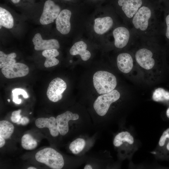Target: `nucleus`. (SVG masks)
I'll list each match as a JSON object with an SVG mask.
<instances>
[{
	"label": "nucleus",
	"mask_w": 169,
	"mask_h": 169,
	"mask_svg": "<svg viewBox=\"0 0 169 169\" xmlns=\"http://www.w3.org/2000/svg\"><path fill=\"white\" fill-rule=\"evenodd\" d=\"M122 23L113 8L101 5L95 8L92 13L85 34L102 48L113 29Z\"/></svg>",
	"instance_id": "obj_1"
},
{
	"label": "nucleus",
	"mask_w": 169,
	"mask_h": 169,
	"mask_svg": "<svg viewBox=\"0 0 169 169\" xmlns=\"http://www.w3.org/2000/svg\"><path fill=\"white\" fill-rule=\"evenodd\" d=\"M95 8L77 5L71 8L62 9L59 14L64 23L59 33L70 37L72 43L83 35L85 33L89 19Z\"/></svg>",
	"instance_id": "obj_2"
},
{
	"label": "nucleus",
	"mask_w": 169,
	"mask_h": 169,
	"mask_svg": "<svg viewBox=\"0 0 169 169\" xmlns=\"http://www.w3.org/2000/svg\"><path fill=\"white\" fill-rule=\"evenodd\" d=\"M154 13L149 7L142 6L133 17L131 23L135 30L139 34H149L155 20Z\"/></svg>",
	"instance_id": "obj_3"
},
{
	"label": "nucleus",
	"mask_w": 169,
	"mask_h": 169,
	"mask_svg": "<svg viewBox=\"0 0 169 169\" xmlns=\"http://www.w3.org/2000/svg\"><path fill=\"white\" fill-rule=\"evenodd\" d=\"M93 83L95 90L100 95L105 94L113 90L117 84L115 75L104 70H99L94 74Z\"/></svg>",
	"instance_id": "obj_4"
},
{
	"label": "nucleus",
	"mask_w": 169,
	"mask_h": 169,
	"mask_svg": "<svg viewBox=\"0 0 169 169\" xmlns=\"http://www.w3.org/2000/svg\"><path fill=\"white\" fill-rule=\"evenodd\" d=\"M129 29L124 23L115 27L107 37L103 47L113 45L118 49L125 48L131 39Z\"/></svg>",
	"instance_id": "obj_5"
},
{
	"label": "nucleus",
	"mask_w": 169,
	"mask_h": 169,
	"mask_svg": "<svg viewBox=\"0 0 169 169\" xmlns=\"http://www.w3.org/2000/svg\"><path fill=\"white\" fill-rule=\"evenodd\" d=\"M35 157L38 161L53 169H61L64 165L62 155L51 148H46L38 151Z\"/></svg>",
	"instance_id": "obj_6"
},
{
	"label": "nucleus",
	"mask_w": 169,
	"mask_h": 169,
	"mask_svg": "<svg viewBox=\"0 0 169 169\" xmlns=\"http://www.w3.org/2000/svg\"><path fill=\"white\" fill-rule=\"evenodd\" d=\"M69 50L70 54L73 56H79L81 59L86 61L92 57L90 48L96 44L84 34L73 43Z\"/></svg>",
	"instance_id": "obj_7"
},
{
	"label": "nucleus",
	"mask_w": 169,
	"mask_h": 169,
	"mask_svg": "<svg viewBox=\"0 0 169 169\" xmlns=\"http://www.w3.org/2000/svg\"><path fill=\"white\" fill-rule=\"evenodd\" d=\"M141 0H118V8L114 10L123 23L127 25V23L132 19L141 7Z\"/></svg>",
	"instance_id": "obj_8"
},
{
	"label": "nucleus",
	"mask_w": 169,
	"mask_h": 169,
	"mask_svg": "<svg viewBox=\"0 0 169 169\" xmlns=\"http://www.w3.org/2000/svg\"><path fill=\"white\" fill-rule=\"evenodd\" d=\"M120 97V93L115 90L99 96L93 104L95 111L99 115L104 116L107 113L110 105L117 101Z\"/></svg>",
	"instance_id": "obj_9"
},
{
	"label": "nucleus",
	"mask_w": 169,
	"mask_h": 169,
	"mask_svg": "<svg viewBox=\"0 0 169 169\" xmlns=\"http://www.w3.org/2000/svg\"><path fill=\"white\" fill-rule=\"evenodd\" d=\"M62 10L60 6L54 1L51 0L46 1L39 20L40 23L44 25L54 22Z\"/></svg>",
	"instance_id": "obj_10"
},
{
	"label": "nucleus",
	"mask_w": 169,
	"mask_h": 169,
	"mask_svg": "<svg viewBox=\"0 0 169 169\" xmlns=\"http://www.w3.org/2000/svg\"><path fill=\"white\" fill-rule=\"evenodd\" d=\"M136 60L143 69L146 70L152 69L155 64V59L153 52L146 48L138 49L135 54Z\"/></svg>",
	"instance_id": "obj_11"
},
{
	"label": "nucleus",
	"mask_w": 169,
	"mask_h": 169,
	"mask_svg": "<svg viewBox=\"0 0 169 169\" xmlns=\"http://www.w3.org/2000/svg\"><path fill=\"white\" fill-rule=\"evenodd\" d=\"M66 82L62 79L57 77L49 83L47 91L48 99L53 102H57L62 98V94L67 88Z\"/></svg>",
	"instance_id": "obj_12"
},
{
	"label": "nucleus",
	"mask_w": 169,
	"mask_h": 169,
	"mask_svg": "<svg viewBox=\"0 0 169 169\" xmlns=\"http://www.w3.org/2000/svg\"><path fill=\"white\" fill-rule=\"evenodd\" d=\"M1 71L6 78L12 79L26 75L29 73V69L24 64L15 63L3 68Z\"/></svg>",
	"instance_id": "obj_13"
},
{
	"label": "nucleus",
	"mask_w": 169,
	"mask_h": 169,
	"mask_svg": "<svg viewBox=\"0 0 169 169\" xmlns=\"http://www.w3.org/2000/svg\"><path fill=\"white\" fill-rule=\"evenodd\" d=\"M34 45V48L37 51L45 50L52 49H59L60 47L59 41L56 39H43L40 33H36L32 39Z\"/></svg>",
	"instance_id": "obj_14"
},
{
	"label": "nucleus",
	"mask_w": 169,
	"mask_h": 169,
	"mask_svg": "<svg viewBox=\"0 0 169 169\" xmlns=\"http://www.w3.org/2000/svg\"><path fill=\"white\" fill-rule=\"evenodd\" d=\"M79 118V115L67 111L59 115L56 118L57 127L60 134L62 136L66 135L68 132V122L70 120H76Z\"/></svg>",
	"instance_id": "obj_15"
},
{
	"label": "nucleus",
	"mask_w": 169,
	"mask_h": 169,
	"mask_svg": "<svg viewBox=\"0 0 169 169\" xmlns=\"http://www.w3.org/2000/svg\"><path fill=\"white\" fill-rule=\"evenodd\" d=\"M116 60L117 67L121 72L127 74L132 70L133 61L132 56L129 53L123 52L119 54Z\"/></svg>",
	"instance_id": "obj_16"
},
{
	"label": "nucleus",
	"mask_w": 169,
	"mask_h": 169,
	"mask_svg": "<svg viewBox=\"0 0 169 169\" xmlns=\"http://www.w3.org/2000/svg\"><path fill=\"white\" fill-rule=\"evenodd\" d=\"M35 124L39 128L47 127L49 129L51 135L56 137L59 134L56 119L54 117L50 118H39L36 120Z\"/></svg>",
	"instance_id": "obj_17"
},
{
	"label": "nucleus",
	"mask_w": 169,
	"mask_h": 169,
	"mask_svg": "<svg viewBox=\"0 0 169 169\" xmlns=\"http://www.w3.org/2000/svg\"><path fill=\"white\" fill-rule=\"evenodd\" d=\"M59 54L57 49H52L44 50L42 52V55L46 58L44 66L46 68L54 66L59 63V60L56 58Z\"/></svg>",
	"instance_id": "obj_18"
},
{
	"label": "nucleus",
	"mask_w": 169,
	"mask_h": 169,
	"mask_svg": "<svg viewBox=\"0 0 169 169\" xmlns=\"http://www.w3.org/2000/svg\"><path fill=\"white\" fill-rule=\"evenodd\" d=\"M0 25L8 29L12 28L14 25L13 18L11 13L2 7H0Z\"/></svg>",
	"instance_id": "obj_19"
},
{
	"label": "nucleus",
	"mask_w": 169,
	"mask_h": 169,
	"mask_svg": "<svg viewBox=\"0 0 169 169\" xmlns=\"http://www.w3.org/2000/svg\"><path fill=\"white\" fill-rule=\"evenodd\" d=\"M14 130L13 125L10 122L5 120L0 121V136L5 139L9 138Z\"/></svg>",
	"instance_id": "obj_20"
},
{
	"label": "nucleus",
	"mask_w": 169,
	"mask_h": 169,
	"mask_svg": "<svg viewBox=\"0 0 169 169\" xmlns=\"http://www.w3.org/2000/svg\"><path fill=\"white\" fill-rule=\"evenodd\" d=\"M125 142L130 144L134 142L133 137L127 131L122 132L117 135L114 140L113 144L115 146L118 147Z\"/></svg>",
	"instance_id": "obj_21"
},
{
	"label": "nucleus",
	"mask_w": 169,
	"mask_h": 169,
	"mask_svg": "<svg viewBox=\"0 0 169 169\" xmlns=\"http://www.w3.org/2000/svg\"><path fill=\"white\" fill-rule=\"evenodd\" d=\"M21 145L23 148L27 150L35 149L37 145L35 140L29 134H25L21 138Z\"/></svg>",
	"instance_id": "obj_22"
},
{
	"label": "nucleus",
	"mask_w": 169,
	"mask_h": 169,
	"mask_svg": "<svg viewBox=\"0 0 169 169\" xmlns=\"http://www.w3.org/2000/svg\"><path fill=\"white\" fill-rule=\"evenodd\" d=\"M17 55L15 53L6 54L2 51H0V68H3L16 63L14 59Z\"/></svg>",
	"instance_id": "obj_23"
},
{
	"label": "nucleus",
	"mask_w": 169,
	"mask_h": 169,
	"mask_svg": "<svg viewBox=\"0 0 169 169\" xmlns=\"http://www.w3.org/2000/svg\"><path fill=\"white\" fill-rule=\"evenodd\" d=\"M85 145V140L83 139L78 138L71 143L69 149L73 153L77 154L82 151Z\"/></svg>",
	"instance_id": "obj_24"
},
{
	"label": "nucleus",
	"mask_w": 169,
	"mask_h": 169,
	"mask_svg": "<svg viewBox=\"0 0 169 169\" xmlns=\"http://www.w3.org/2000/svg\"><path fill=\"white\" fill-rule=\"evenodd\" d=\"M152 98L154 101L156 102L168 100L169 92L162 88H158L153 92Z\"/></svg>",
	"instance_id": "obj_25"
},
{
	"label": "nucleus",
	"mask_w": 169,
	"mask_h": 169,
	"mask_svg": "<svg viewBox=\"0 0 169 169\" xmlns=\"http://www.w3.org/2000/svg\"><path fill=\"white\" fill-rule=\"evenodd\" d=\"M13 95V101L15 103L20 104L21 103L22 100L18 98V96L22 95L25 98H27L28 96L27 93L23 89L20 88H16L12 91Z\"/></svg>",
	"instance_id": "obj_26"
},
{
	"label": "nucleus",
	"mask_w": 169,
	"mask_h": 169,
	"mask_svg": "<svg viewBox=\"0 0 169 169\" xmlns=\"http://www.w3.org/2000/svg\"><path fill=\"white\" fill-rule=\"evenodd\" d=\"M21 111V110H18L14 111L12 112L11 118L12 122L16 123L22 117V116L20 114Z\"/></svg>",
	"instance_id": "obj_27"
},
{
	"label": "nucleus",
	"mask_w": 169,
	"mask_h": 169,
	"mask_svg": "<svg viewBox=\"0 0 169 169\" xmlns=\"http://www.w3.org/2000/svg\"><path fill=\"white\" fill-rule=\"evenodd\" d=\"M167 138L169 139V128L166 129L163 132L160 139L159 145L160 146H162L164 145Z\"/></svg>",
	"instance_id": "obj_28"
},
{
	"label": "nucleus",
	"mask_w": 169,
	"mask_h": 169,
	"mask_svg": "<svg viewBox=\"0 0 169 169\" xmlns=\"http://www.w3.org/2000/svg\"><path fill=\"white\" fill-rule=\"evenodd\" d=\"M165 22L166 25V36L167 38L169 39V14L166 17Z\"/></svg>",
	"instance_id": "obj_29"
},
{
	"label": "nucleus",
	"mask_w": 169,
	"mask_h": 169,
	"mask_svg": "<svg viewBox=\"0 0 169 169\" xmlns=\"http://www.w3.org/2000/svg\"><path fill=\"white\" fill-rule=\"evenodd\" d=\"M21 124L23 125H26L29 122V119L26 117H23L21 118Z\"/></svg>",
	"instance_id": "obj_30"
},
{
	"label": "nucleus",
	"mask_w": 169,
	"mask_h": 169,
	"mask_svg": "<svg viewBox=\"0 0 169 169\" xmlns=\"http://www.w3.org/2000/svg\"><path fill=\"white\" fill-rule=\"evenodd\" d=\"M5 143V139L2 137L0 136V147H3Z\"/></svg>",
	"instance_id": "obj_31"
},
{
	"label": "nucleus",
	"mask_w": 169,
	"mask_h": 169,
	"mask_svg": "<svg viewBox=\"0 0 169 169\" xmlns=\"http://www.w3.org/2000/svg\"><path fill=\"white\" fill-rule=\"evenodd\" d=\"M90 0L91 2H93V3H95V2L99 3V4H100V2L102 3L104 1V0Z\"/></svg>",
	"instance_id": "obj_32"
},
{
	"label": "nucleus",
	"mask_w": 169,
	"mask_h": 169,
	"mask_svg": "<svg viewBox=\"0 0 169 169\" xmlns=\"http://www.w3.org/2000/svg\"><path fill=\"white\" fill-rule=\"evenodd\" d=\"M92 167L90 165H87L84 167V169H92Z\"/></svg>",
	"instance_id": "obj_33"
},
{
	"label": "nucleus",
	"mask_w": 169,
	"mask_h": 169,
	"mask_svg": "<svg viewBox=\"0 0 169 169\" xmlns=\"http://www.w3.org/2000/svg\"><path fill=\"white\" fill-rule=\"evenodd\" d=\"M14 3L16 4L18 3L20 0H11Z\"/></svg>",
	"instance_id": "obj_34"
},
{
	"label": "nucleus",
	"mask_w": 169,
	"mask_h": 169,
	"mask_svg": "<svg viewBox=\"0 0 169 169\" xmlns=\"http://www.w3.org/2000/svg\"><path fill=\"white\" fill-rule=\"evenodd\" d=\"M166 114L167 117L169 118V108L166 110Z\"/></svg>",
	"instance_id": "obj_35"
},
{
	"label": "nucleus",
	"mask_w": 169,
	"mask_h": 169,
	"mask_svg": "<svg viewBox=\"0 0 169 169\" xmlns=\"http://www.w3.org/2000/svg\"><path fill=\"white\" fill-rule=\"evenodd\" d=\"M28 169H36V168L33 167H30L27 168Z\"/></svg>",
	"instance_id": "obj_36"
},
{
	"label": "nucleus",
	"mask_w": 169,
	"mask_h": 169,
	"mask_svg": "<svg viewBox=\"0 0 169 169\" xmlns=\"http://www.w3.org/2000/svg\"><path fill=\"white\" fill-rule=\"evenodd\" d=\"M167 149L169 151V143H168L166 146Z\"/></svg>",
	"instance_id": "obj_37"
},
{
	"label": "nucleus",
	"mask_w": 169,
	"mask_h": 169,
	"mask_svg": "<svg viewBox=\"0 0 169 169\" xmlns=\"http://www.w3.org/2000/svg\"><path fill=\"white\" fill-rule=\"evenodd\" d=\"M63 0L65 1H72L74 0Z\"/></svg>",
	"instance_id": "obj_38"
},
{
	"label": "nucleus",
	"mask_w": 169,
	"mask_h": 169,
	"mask_svg": "<svg viewBox=\"0 0 169 169\" xmlns=\"http://www.w3.org/2000/svg\"><path fill=\"white\" fill-rule=\"evenodd\" d=\"M8 102H10V99H8Z\"/></svg>",
	"instance_id": "obj_39"
},
{
	"label": "nucleus",
	"mask_w": 169,
	"mask_h": 169,
	"mask_svg": "<svg viewBox=\"0 0 169 169\" xmlns=\"http://www.w3.org/2000/svg\"><path fill=\"white\" fill-rule=\"evenodd\" d=\"M0 25V28L1 29V28H2V26L1 25Z\"/></svg>",
	"instance_id": "obj_40"
},
{
	"label": "nucleus",
	"mask_w": 169,
	"mask_h": 169,
	"mask_svg": "<svg viewBox=\"0 0 169 169\" xmlns=\"http://www.w3.org/2000/svg\"><path fill=\"white\" fill-rule=\"evenodd\" d=\"M31 113H32V112H30V114H31Z\"/></svg>",
	"instance_id": "obj_41"
}]
</instances>
